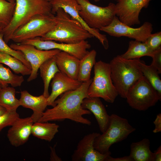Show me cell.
<instances>
[{
    "instance_id": "2",
    "label": "cell",
    "mask_w": 161,
    "mask_h": 161,
    "mask_svg": "<svg viewBox=\"0 0 161 161\" xmlns=\"http://www.w3.org/2000/svg\"><path fill=\"white\" fill-rule=\"evenodd\" d=\"M55 14L56 22L54 27L40 38L41 40L75 44L94 37L62 9L59 8Z\"/></svg>"
},
{
    "instance_id": "35",
    "label": "cell",
    "mask_w": 161,
    "mask_h": 161,
    "mask_svg": "<svg viewBox=\"0 0 161 161\" xmlns=\"http://www.w3.org/2000/svg\"><path fill=\"white\" fill-rule=\"evenodd\" d=\"M154 123L155 125V128L153 130V133H156L161 131V114H157L156 118L154 121Z\"/></svg>"
},
{
    "instance_id": "21",
    "label": "cell",
    "mask_w": 161,
    "mask_h": 161,
    "mask_svg": "<svg viewBox=\"0 0 161 161\" xmlns=\"http://www.w3.org/2000/svg\"><path fill=\"white\" fill-rule=\"evenodd\" d=\"M129 155L133 161H154V153L150 149V141L144 138L136 142L132 143L130 146Z\"/></svg>"
},
{
    "instance_id": "18",
    "label": "cell",
    "mask_w": 161,
    "mask_h": 161,
    "mask_svg": "<svg viewBox=\"0 0 161 161\" xmlns=\"http://www.w3.org/2000/svg\"><path fill=\"white\" fill-rule=\"evenodd\" d=\"M20 94V106L32 110L33 113L31 117L34 123L38 121L48 106L47 98L43 95L34 96L26 90L21 91Z\"/></svg>"
},
{
    "instance_id": "31",
    "label": "cell",
    "mask_w": 161,
    "mask_h": 161,
    "mask_svg": "<svg viewBox=\"0 0 161 161\" xmlns=\"http://www.w3.org/2000/svg\"><path fill=\"white\" fill-rule=\"evenodd\" d=\"M1 30L0 29V52L9 54L17 58L31 69L30 63L26 59L23 54L20 51L13 49L7 45L4 40L3 35L1 32Z\"/></svg>"
},
{
    "instance_id": "33",
    "label": "cell",
    "mask_w": 161,
    "mask_h": 161,
    "mask_svg": "<svg viewBox=\"0 0 161 161\" xmlns=\"http://www.w3.org/2000/svg\"><path fill=\"white\" fill-rule=\"evenodd\" d=\"M153 51L161 47V32L151 33L144 42Z\"/></svg>"
},
{
    "instance_id": "42",
    "label": "cell",
    "mask_w": 161,
    "mask_h": 161,
    "mask_svg": "<svg viewBox=\"0 0 161 161\" xmlns=\"http://www.w3.org/2000/svg\"><path fill=\"white\" fill-rule=\"evenodd\" d=\"M49 2H51L52 0H47Z\"/></svg>"
},
{
    "instance_id": "19",
    "label": "cell",
    "mask_w": 161,
    "mask_h": 161,
    "mask_svg": "<svg viewBox=\"0 0 161 161\" xmlns=\"http://www.w3.org/2000/svg\"><path fill=\"white\" fill-rule=\"evenodd\" d=\"M81 106L83 109L89 110L93 114L101 132H104L109 126L110 115L100 98L86 97L83 100Z\"/></svg>"
},
{
    "instance_id": "5",
    "label": "cell",
    "mask_w": 161,
    "mask_h": 161,
    "mask_svg": "<svg viewBox=\"0 0 161 161\" xmlns=\"http://www.w3.org/2000/svg\"><path fill=\"white\" fill-rule=\"evenodd\" d=\"M135 130L127 119L112 114L110 115L109 123L106 130L95 138L94 148L102 154L111 155L110 147L126 139Z\"/></svg>"
},
{
    "instance_id": "27",
    "label": "cell",
    "mask_w": 161,
    "mask_h": 161,
    "mask_svg": "<svg viewBox=\"0 0 161 161\" xmlns=\"http://www.w3.org/2000/svg\"><path fill=\"white\" fill-rule=\"evenodd\" d=\"M0 63L7 66L15 73L24 76L30 75L31 69L17 58L3 52H0Z\"/></svg>"
},
{
    "instance_id": "11",
    "label": "cell",
    "mask_w": 161,
    "mask_h": 161,
    "mask_svg": "<svg viewBox=\"0 0 161 161\" xmlns=\"http://www.w3.org/2000/svg\"><path fill=\"white\" fill-rule=\"evenodd\" d=\"M10 46L14 49L21 51L30 63L31 72L27 79L28 82L33 80L37 78L38 70L44 62L55 56L61 51L56 49L41 50L33 45L21 43L12 44Z\"/></svg>"
},
{
    "instance_id": "25",
    "label": "cell",
    "mask_w": 161,
    "mask_h": 161,
    "mask_svg": "<svg viewBox=\"0 0 161 161\" xmlns=\"http://www.w3.org/2000/svg\"><path fill=\"white\" fill-rule=\"evenodd\" d=\"M154 52L145 42L131 40L129 42L127 50L120 56L127 59H139L144 56L151 57Z\"/></svg>"
},
{
    "instance_id": "30",
    "label": "cell",
    "mask_w": 161,
    "mask_h": 161,
    "mask_svg": "<svg viewBox=\"0 0 161 161\" xmlns=\"http://www.w3.org/2000/svg\"><path fill=\"white\" fill-rule=\"evenodd\" d=\"M15 5V0H0V29L4 28L10 22Z\"/></svg>"
},
{
    "instance_id": "40",
    "label": "cell",
    "mask_w": 161,
    "mask_h": 161,
    "mask_svg": "<svg viewBox=\"0 0 161 161\" xmlns=\"http://www.w3.org/2000/svg\"><path fill=\"white\" fill-rule=\"evenodd\" d=\"M101 0H94V1L96 2H98Z\"/></svg>"
},
{
    "instance_id": "32",
    "label": "cell",
    "mask_w": 161,
    "mask_h": 161,
    "mask_svg": "<svg viewBox=\"0 0 161 161\" xmlns=\"http://www.w3.org/2000/svg\"><path fill=\"white\" fill-rule=\"evenodd\" d=\"M19 117L16 111H7L0 115V131L6 127L11 126Z\"/></svg>"
},
{
    "instance_id": "14",
    "label": "cell",
    "mask_w": 161,
    "mask_h": 161,
    "mask_svg": "<svg viewBox=\"0 0 161 161\" xmlns=\"http://www.w3.org/2000/svg\"><path fill=\"white\" fill-rule=\"evenodd\" d=\"M152 0H117L115 4V16L122 23L129 26L140 24L139 15Z\"/></svg>"
},
{
    "instance_id": "38",
    "label": "cell",
    "mask_w": 161,
    "mask_h": 161,
    "mask_svg": "<svg viewBox=\"0 0 161 161\" xmlns=\"http://www.w3.org/2000/svg\"><path fill=\"white\" fill-rule=\"evenodd\" d=\"M154 161H161V146H160L153 153Z\"/></svg>"
},
{
    "instance_id": "17",
    "label": "cell",
    "mask_w": 161,
    "mask_h": 161,
    "mask_svg": "<svg viewBox=\"0 0 161 161\" xmlns=\"http://www.w3.org/2000/svg\"><path fill=\"white\" fill-rule=\"evenodd\" d=\"M51 80L52 91L47 101L48 106L52 107L54 106V102L59 96L66 92L76 89L82 83L60 71L56 73Z\"/></svg>"
},
{
    "instance_id": "16",
    "label": "cell",
    "mask_w": 161,
    "mask_h": 161,
    "mask_svg": "<svg viewBox=\"0 0 161 161\" xmlns=\"http://www.w3.org/2000/svg\"><path fill=\"white\" fill-rule=\"evenodd\" d=\"M33 123L31 116L17 119L7 131V136L10 144L17 147L26 143L31 134Z\"/></svg>"
},
{
    "instance_id": "20",
    "label": "cell",
    "mask_w": 161,
    "mask_h": 161,
    "mask_svg": "<svg viewBox=\"0 0 161 161\" xmlns=\"http://www.w3.org/2000/svg\"><path fill=\"white\" fill-rule=\"evenodd\" d=\"M55 57L60 71L70 78L77 80L80 60L67 52L62 51L59 52Z\"/></svg>"
},
{
    "instance_id": "15",
    "label": "cell",
    "mask_w": 161,
    "mask_h": 161,
    "mask_svg": "<svg viewBox=\"0 0 161 161\" xmlns=\"http://www.w3.org/2000/svg\"><path fill=\"white\" fill-rule=\"evenodd\" d=\"M100 134L93 132L85 136L78 142L72 156V161H108L110 154H103L95 149V138Z\"/></svg>"
},
{
    "instance_id": "34",
    "label": "cell",
    "mask_w": 161,
    "mask_h": 161,
    "mask_svg": "<svg viewBox=\"0 0 161 161\" xmlns=\"http://www.w3.org/2000/svg\"><path fill=\"white\" fill-rule=\"evenodd\" d=\"M152 61L151 64L158 71L159 74L161 73V47L154 51L151 57Z\"/></svg>"
},
{
    "instance_id": "24",
    "label": "cell",
    "mask_w": 161,
    "mask_h": 161,
    "mask_svg": "<svg viewBox=\"0 0 161 161\" xmlns=\"http://www.w3.org/2000/svg\"><path fill=\"white\" fill-rule=\"evenodd\" d=\"M96 51L92 49L88 52L80 61L77 80L83 83L89 80L91 72L96 61Z\"/></svg>"
},
{
    "instance_id": "22",
    "label": "cell",
    "mask_w": 161,
    "mask_h": 161,
    "mask_svg": "<svg viewBox=\"0 0 161 161\" xmlns=\"http://www.w3.org/2000/svg\"><path fill=\"white\" fill-rule=\"evenodd\" d=\"M59 127L55 123L37 121L32 125L31 134L39 139L50 142L58 132Z\"/></svg>"
},
{
    "instance_id": "37",
    "label": "cell",
    "mask_w": 161,
    "mask_h": 161,
    "mask_svg": "<svg viewBox=\"0 0 161 161\" xmlns=\"http://www.w3.org/2000/svg\"><path fill=\"white\" fill-rule=\"evenodd\" d=\"M56 145L54 147H51L50 148L51 149L50 155V160L52 161H62L61 159L58 157L55 152V147Z\"/></svg>"
},
{
    "instance_id": "41",
    "label": "cell",
    "mask_w": 161,
    "mask_h": 161,
    "mask_svg": "<svg viewBox=\"0 0 161 161\" xmlns=\"http://www.w3.org/2000/svg\"><path fill=\"white\" fill-rule=\"evenodd\" d=\"M2 87L0 85V90H1V88H2Z\"/></svg>"
},
{
    "instance_id": "13",
    "label": "cell",
    "mask_w": 161,
    "mask_h": 161,
    "mask_svg": "<svg viewBox=\"0 0 161 161\" xmlns=\"http://www.w3.org/2000/svg\"><path fill=\"white\" fill-rule=\"evenodd\" d=\"M50 2L52 14L55 15L59 8L62 9L72 18L79 22L94 37L97 38L105 49L108 48L109 41L106 36L100 33L98 30L90 28L82 18L79 14L80 6L76 0H52Z\"/></svg>"
},
{
    "instance_id": "6",
    "label": "cell",
    "mask_w": 161,
    "mask_h": 161,
    "mask_svg": "<svg viewBox=\"0 0 161 161\" xmlns=\"http://www.w3.org/2000/svg\"><path fill=\"white\" fill-rule=\"evenodd\" d=\"M94 76L88 89L89 97L103 98L113 103L118 95L112 82L109 63L101 61L94 66Z\"/></svg>"
},
{
    "instance_id": "43",
    "label": "cell",
    "mask_w": 161,
    "mask_h": 161,
    "mask_svg": "<svg viewBox=\"0 0 161 161\" xmlns=\"http://www.w3.org/2000/svg\"><path fill=\"white\" fill-rule=\"evenodd\" d=\"M7 0V1H10V0Z\"/></svg>"
},
{
    "instance_id": "7",
    "label": "cell",
    "mask_w": 161,
    "mask_h": 161,
    "mask_svg": "<svg viewBox=\"0 0 161 161\" xmlns=\"http://www.w3.org/2000/svg\"><path fill=\"white\" fill-rule=\"evenodd\" d=\"M56 22L55 15L52 13L36 15L16 29L10 40L20 44L27 40L42 37L53 28Z\"/></svg>"
},
{
    "instance_id": "39",
    "label": "cell",
    "mask_w": 161,
    "mask_h": 161,
    "mask_svg": "<svg viewBox=\"0 0 161 161\" xmlns=\"http://www.w3.org/2000/svg\"><path fill=\"white\" fill-rule=\"evenodd\" d=\"M7 111L5 108L0 105V115L4 114Z\"/></svg>"
},
{
    "instance_id": "10",
    "label": "cell",
    "mask_w": 161,
    "mask_h": 161,
    "mask_svg": "<svg viewBox=\"0 0 161 161\" xmlns=\"http://www.w3.org/2000/svg\"><path fill=\"white\" fill-rule=\"evenodd\" d=\"M99 30L112 36L126 37L144 42L152 33L153 27L151 23L146 21L140 27L133 28L122 23L115 16L110 24Z\"/></svg>"
},
{
    "instance_id": "8",
    "label": "cell",
    "mask_w": 161,
    "mask_h": 161,
    "mask_svg": "<svg viewBox=\"0 0 161 161\" xmlns=\"http://www.w3.org/2000/svg\"><path fill=\"white\" fill-rule=\"evenodd\" d=\"M126 99L131 108L145 111L161 100L157 91L143 76L130 89Z\"/></svg>"
},
{
    "instance_id": "23",
    "label": "cell",
    "mask_w": 161,
    "mask_h": 161,
    "mask_svg": "<svg viewBox=\"0 0 161 161\" xmlns=\"http://www.w3.org/2000/svg\"><path fill=\"white\" fill-rule=\"evenodd\" d=\"M55 57L45 61L39 68L41 76L44 83L43 95L47 98L49 95V88L50 81L56 73L60 72L56 65Z\"/></svg>"
},
{
    "instance_id": "26",
    "label": "cell",
    "mask_w": 161,
    "mask_h": 161,
    "mask_svg": "<svg viewBox=\"0 0 161 161\" xmlns=\"http://www.w3.org/2000/svg\"><path fill=\"white\" fill-rule=\"evenodd\" d=\"M16 91L14 87L7 86L0 90V105L7 111H16L20 106L19 99L16 97Z\"/></svg>"
},
{
    "instance_id": "9",
    "label": "cell",
    "mask_w": 161,
    "mask_h": 161,
    "mask_svg": "<svg viewBox=\"0 0 161 161\" xmlns=\"http://www.w3.org/2000/svg\"><path fill=\"white\" fill-rule=\"evenodd\" d=\"M76 0L80 6V16L91 28L99 30L110 24L116 16L114 3L102 7L92 4L89 0Z\"/></svg>"
},
{
    "instance_id": "28",
    "label": "cell",
    "mask_w": 161,
    "mask_h": 161,
    "mask_svg": "<svg viewBox=\"0 0 161 161\" xmlns=\"http://www.w3.org/2000/svg\"><path fill=\"white\" fill-rule=\"evenodd\" d=\"M139 64L143 76L154 88L161 98V80L158 71L151 65H147L140 60Z\"/></svg>"
},
{
    "instance_id": "29",
    "label": "cell",
    "mask_w": 161,
    "mask_h": 161,
    "mask_svg": "<svg viewBox=\"0 0 161 161\" xmlns=\"http://www.w3.org/2000/svg\"><path fill=\"white\" fill-rule=\"evenodd\" d=\"M24 79L22 76L13 73L9 68L0 63V85L2 88L10 84L13 87L20 86Z\"/></svg>"
},
{
    "instance_id": "1",
    "label": "cell",
    "mask_w": 161,
    "mask_h": 161,
    "mask_svg": "<svg viewBox=\"0 0 161 161\" xmlns=\"http://www.w3.org/2000/svg\"><path fill=\"white\" fill-rule=\"evenodd\" d=\"M92 80L82 83L76 89L65 92L54 102V106L47 109L38 122H44L51 121H61L69 119L75 122L90 125L91 122L83 117L91 112L83 109L81 104L83 100L89 97L88 94L89 87Z\"/></svg>"
},
{
    "instance_id": "3",
    "label": "cell",
    "mask_w": 161,
    "mask_h": 161,
    "mask_svg": "<svg viewBox=\"0 0 161 161\" xmlns=\"http://www.w3.org/2000/svg\"><path fill=\"white\" fill-rule=\"evenodd\" d=\"M140 61V58L127 59L117 55L109 63L112 82L123 98H126L130 89L143 76L139 64Z\"/></svg>"
},
{
    "instance_id": "44",
    "label": "cell",
    "mask_w": 161,
    "mask_h": 161,
    "mask_svg": "<svg viewBox=\"0 0 161 161\" xmlns=\"http://www.w3.org/2000/svg\"></svg>"
},
{
    "instance_id": "4",
    "label": "cell",
    "mask_w": 161,
    "mask_h": 161,
    "mask_svg": "<svg viewBox=\"0 0 161 161\" xmlns=\"http://www.w3.org/2000/svg\"><path fill=\"white\" fill-rule=\"evenodd\" d=\"M13 16L9 24L1 30L3 39L7 44L14 32L37 15L52 13L51 3L47 0H15Z\"/></svg>"
},
{
    "instance_id": "36",
    "label": "cell",
    "mask_w": 161,
    "mask_h": 161,
    "mask_svg": "<svg viewBox=\"0 0 161 161\" xmlns=\"http://www.w3.org/2000/svg\"><path fill=\"white\" fill-rule=\"evenodd\" d=\"M108 161H133V160L130 155L117 158H114L110 155Z\"/></svg>"
},
{
    "instance_id": "12",
    "label": "cell",
    "mask_w": 161,
    "mask_h": 161,
    "mask_svg": "<svg viewBox=\"0 0 161 161\" xmlns=\"http://www.w3.org/2000/svg\"><path fill=\"white\" fill-rule=\"evenodd\" d=\"M21 44L33 45L41 50L56 49L67 52L79 59H82L88 52L91 46L86 40L79 43L69 44L53 41L41 40L40 37L27 40Z\"/></svg>"
}]
</instances>
